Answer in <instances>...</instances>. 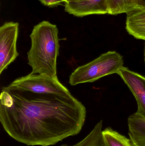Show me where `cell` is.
Here are the masks:
<instances>
[{
  "instance_id": "17",
  "label": "cell",
  "mask_w": 145,
  "mask_h": 146,
  "mask_svg": "<svg viewBox=\"0 0 145 146\" xmlns=\"http://www.w3.org/2000/svg\"></svg>"
},
{
  "instance_id": "16",
  "label": "cell",
  "mask_w": 145,
  "mask_h": 146,
  "mask_svg": "<svg viewBox=\"0 0 145 146\" xmlns=\"http://www.w3.org/2000/svg\"></svg>"
},
{
  "instance_id": "11",
  "label": "cell",
  "mask_w": 145,
  "mask_h": 146,
  "mask_svg": "<svg viewBox=\"0 0 145 146\" xmlns=\"http://www.w3.org/2000/svg\"><path fill=\"white\" fill-rule=\"evenodd\" d=\"M103 146H133L130 139L108 127L102 131Z\"/></svg>"
},
{
  "instance_id": "6",
  "label": "cell",
  "mask_w": 145,
  "mask_h": 146,
  "mask_svg": "<svg viewBox=\"0 0 145 146\" xmlns=\"http://www.w3.org/2000/svg\"><path fill=\"white\" fill-rule=\"evenodd\" d=\"M127 86L138 104L136 113L145 119V77L123 67L117 74Z\"/></svg>"
},
{
  "instance_id": "2",
  "label": "cell",
  "mask_w": 145,
  "mask_h": 146,
  "mask_svg": "<svg viewBox=\"0 0 145 146\" xmlns=\"http://www.w3.org/2000/svg\"><path fill=\"white\" fill-rule=\"evenodd\" d=\"M30 37L31 46L27 59L31 73L58 78L57 61L60 44L56 25L43 21L34 27Z\"/></svg>"
},
{
  "instance_id": "8",
  "label": "cell",
  "mask_w": 145,
  "mask_h": 146,
  "mask_svg": "<svg viewBox=\"0 0 145 146\" xmlns=\"http://www.w3.org/2000/svg\"><path fill=\"white\" fill-rule=\"evenodd\" d=\"M126 29L129 35L145 41V9L137 8L127 14Z\"/></svg>"
},
{
  "instance_id": "13",
  "label": "cell",
  "mask_w": 145,
  "mask_h": 146,
  "mask_svg": "<svg viewBox=\"0 0 145 146\" xmlns=\"http://www.w3.org/2000/svg\"><path fill=\"white\" fill-rule=\"evenodd\" d=\"M43 5L49 7H53L54 6L61 5L63 3L67 2V0H38Z\"/></svg>"
},
{
  "instance_id": "9",
  "label": "cell",
  "mask_w": 145,
  "mask_h": 146,
  "mask_svg": "<svg viewBox=\"0 0 145 146\" xmlns=\"http://www.w3.org/2000/svg\"><path fill=\"white\" fill-rule=\"evenodd\" d=\"M128 125L133 146H145V119L136 112L128 117Z\"/></svg>"
},
{
  "instance_id": "10",
  "label": "cell",
  "mask_w": 145,
  "mask_h": 146,
  "mask_svg": "<svg viewBox=\"0 0 145 146\" xmlns=\"http://www.w3.org/2000/svg\"><path fill=\"white\" fill-rule=\"evenodd\" d=\"M108 14L116 15L129 13L139 8L140 0H106Z\"/></svg>"
},
{
  "instance_id": "5",
  "label": "cell",
  "mask_w": 145,
  "mask_h": 146,
  "mask_svg": "<svg viewBox=\"0 0 145 146\" xmlns=\"http://www.w3.org/2000/svg\"><path fill=\"white\" fill-rule=\"evenodd\" d=\"M17 22H5L0 27V74L19 56L17 43L19 33Z\"/></svg>"
},
{
  "instance_id": "1",
  "label": "cell",
  "mask_w": 145,
  "mask_h": 146,
  "mask_svg": "<svg viewBox=\"0 0 145 146\" xmlns=\"http://www.w3.org/2000/svg\"><path fill=\"white\" fill-rule=\"evenodd\" d=\"M0 100L3 128L27 146L54 145L80 133L86 121V107L71 94H37L6 86Z\"/></svg>"
},
{
  "instance_id": "12",
  "label": "cell",
  "mask_w": 145,
  "mask_h": 146,
  "mask_svg": "<svg viewBox=\"0 0 145 146\" xmlns=\"http://www.w3.org/2000/svg\"><path fill=\"white\" fill-rule=\"evenodd\" d=\"M103 121L96 123L90 133L79 142L72 145L64 144L60 146H103Z\"/></svg>"
},
{
  "instance_id": "14",
  "label": "cell",
  "mask_w": 145,
  "mask_h": 146,
  "mask_svg": "<svg viewBox=\"0 0 145 146\" xmlns=\"http://www.w3.org/2000/svg\"><path fill=\"white\" fill-rule=\"evenodd\" d=\"M139 8L145 9V0H140V7Z\"/></svg>"
},
{
  "instance_id": "4",
  "label": "cell",
  "mask_w": 145,
  "mask_h": 146,
  "mask_svg": "<svg viewBox=\"0 0 145 146\" xmlns=\"http://www.w3.org/2000/svg\"><path fill=\"white\" fill-rule=\"evenodd\" d=\"M7 86L35 93L58 95L71 94L69 90L59 81L58 78L31 73L17 78Z\"/></svg>"
},
{
  "instance_id": "7",
  "label": "cell",
  "mask_w": 145,
  "mask_h": 146,
  "mask_svg": "<svg viewBox=\"0 0 145 146\" xmlns=\"http://www.w3.org/2000/svg\"><path fill=\"white\" fill-rule=\"evenodd\" d=\"M64 10L70 15L83 17L108 14L106 0H79L64 3Z\"/></svg>"
},
{
  "instance_id": "15",
  "label": "cell",
  "mask_w": 145,
  "mask_h": 146,
  "mask_svg": "<svg viewBox=\"0 0 145 146\" xmlns=\"http://www.w3.org/2000/svg\"><path fill=\"white\" fill-rule=\"evenodd\" d=\"M67 2H69L74 1H79V0H67Z\"/></svg>"
},
{
  "instance_id": "3",
  "label": "cell",
  "mask_w": 145,
  "mask_h": 146,
  "mask_svg": "<svg viewBox=\"0 0 145 146\" xmlns=\"http://www.w3.org/2000/svg\"><path fill=\"white\" fill-rule=\"evenodd\" d=\"M123 67V60L120 54L110 51L75 69L69 77V83L72 86L92 82L114 74H117Z\"/></svg>"
}]
</instances>
